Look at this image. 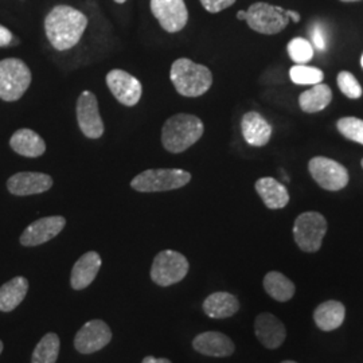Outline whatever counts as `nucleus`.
Instances as JSON below:
<instances>
[{
	"label": "nucleus",
	"instance_id": "nucleus-1",
	"mask_svg": "<svg viewBox=\"0 0 363 363\" xmlns=\"http://www.w3.org/2000/svg\"><path fill=\"white\" fill-rule=\"evenodd\" d=\"M88 26V18L70 6H55L45 19V31L52 48L65 52L74 48Z\"/></svg>",
	"mask_w": 363,
	"mask_h": 363
},
{
	"label": "nucleus",
	"instance_id": "nucleus-2",
	"mask_svg": "<svg viewBox=\"0 0 363 363\" xmlns=\"http://www.w3.org/2000/svg\"><path fill=\"white\" fill-rule=\"evenodd\" d=\"M203 130L205 127L199 117L178 113L164 123L162 144L171 154H181L202 138Z\"/></svg>",
	"mask_w": 363,
	"mask_h": 363
},
{
	"label": "nucleus",
	"instance_id": "nucleus-3",
	"mask_svg": "<svg viewBox=\"0 0 363 363\" xmlns=\"http://www.w3.org/2000/svg\"><path fill=\"white\" fill-rule=\"evenodd\" d=\"M169 78L177 91L184 97H199L213 85L210 69L189 58H179L172 64Z\"/></svg>",
	"mask_w": 363,
	"mask_h": 363
},
{
	"label": "nucleus",
	"instance_id": "nucleus-4",
	"mask_svg": "<svg viewBox=\"0 0 363 363\" xmlns=\"http://www.w3.org/2000/svg\"><path fill=\"white\" fill-rule=\"evenodd\" d=\"M190 181L191 174L184 169H145L132 179L130 187L139 193H162L181 189Z\"/></svg>",
	"mask_w": 363,
	"mask_h": 363
},
{
	"label": "nucleus",
	"instance_id": "nucleus-5",
	"mask_svg": "<svg viewBox=\"0 0 363 363\" xmlns=\"http://www.w3.org/2000/svg\"><path fill=\"white\" fill-rule=\"evenodd\" d=\"M31 84V72L19 58L0 61V99L13 103L19 100Z\"/></svg>",
	"mask_w": 363,
	"mask_h": 363
},
{
	"label": "nucleus",
	"instance_id": "nucleus-6",
	"mask_svg": "<svg viewBox=\"0 0 363 363\" xmlns=\"http://www.w3.org/2000/svg\"><path fill=\"white\" fill-rule=\"evenodd\" d=\"M190 269L189 259L179 252L163 250L156 255L151 267V279L159 286H169L182 281Z\"/></svg>",
	"mask_w": 363,
	"mask_h": 363
},
{
	"label": "nucleus",
	"instance_id": "nucleus-7",
	"mask_svg": "<svg viewBox=\"0 0 363 363\" xmlns=\"http://www.w3.org/2000/svg\"><path fill=\"white\" fill-rule=\"evenodd\" d=\"M327 233V220L320 213L300 214L294 225V237L298 247L307 253L318 252Z\"/></svg>",
	"mask_w": 363,
	"mask_h": 363
},
{
	"label": "nucleus",
	"instance_id": "nucleus-8",
	"mask_svg": "<svg viewBox=\"0 0 363 363\" xmlns=\"http://www.w3.org/2000/svg\"><path fill=\"white\" fill-rule=\"evenodd\" d=\"M284 11L286 9L280 6L259 1L247 9L245 21L247 26L259 34L273 35L283 31L289 23V18Z\"/></svg>",
	"mask_w": 363,
	"mask_h": 363
},
{
	"label": "nucleus",
	"instance_id": "nucleus-9",
	"mask_svg": "<svg viewBox=\"0 0 363 363\" xmlns=\"http://www.w3.org/2000/svg\"><path fill=\"white\" fill-rule=\"evenodd\" d=\"M308 169L315 182L328 191H339L345 189L350 181L349 171L345 166L325 156L312 157L308 163Z\"/></svg>",
	"mask_w": 363,
	"mask_h": 363
},
{
	"label": "nucleus",
	"instance_id": "nucleus-10",
	"mask_svg": "<svg viewBox=\"0 0 363 363\" xmlns=\"http://www.w3.org/2000/svg\"><path fill=\"white\" fill-rule=\"evenodd\" d=\"M77 121L81 132L89 139H99L104 133V123L100 116L96 96L82 91L77 100Z\"/></svg>",
	"mask_w": 363,
	"mask_h": 363
},
{
	"label": "nucleus",
	"instance_id": "nucleus-11",
	"mask_svg": "<svg viewBox=\"0 0 363 363\" xmlns=\"http://www.w3.org/2000/svg\"><path fill=\"white\" fill-rule=\"evenodd\" d=\"M112 340V331L104 320L93 319L79 328L74 337V347L81 354L103 350Z\"/></svg>",
	"mask_w": 363,
	"mask_h": 363
},
{
	"label": "nucleus",
	"instance_id": "nucleus-12",
	"mask_svg": "<svg viewBox=\"0 0 363 363\" xmlns=\"http://www.w3.org/2000/svg\"><path fill=\"white\" fill-rule=\"evenodd\" d=\"M106 85L120 104L133 106L142 99L140 81L121 69H113L106 74Z\"/></svg>",
	"mask_w": 363,
	"mask_h": 363
},
{
	"label": "nucleus",
	"instance_id": "nucleus-13",
	"mask_svg": "<svg viewBox=\"0 0 363 363\" xmlns=\"http://www.w3.org/2000/svg\"><path fill=\"white\" fill-rule=\"evenodd\" d=\"M151 11L167 33H179L189 21L184 0H151Z\"/></svg>",
	"mask_w": 363,
	"mask_h": 363
},
{
	"label": "nucleus",
	"instance_id": "nucleus-14",
	"mask_svg": "<svg viewBox=\"0 0 363 363\" xmlns=\"http://www.w3.org/2000/svg\"><path fill=\"white\" fill-rule=\"evenodd\" d=\"M66 220L61 216L45 217V218L34 220L25 229L19 241L23 247H38L45 242H49L54 237H57L64 230Z\"/></svg>",
	"mask_w": 363,
	"mask_h": 363
},
{
	"label": "nucleus",
	"instance_id": "nucleus-15",
	"mask_svg": "<svg viewBox=\"0 0 363 363\" xmlns=\"http://www.w3.org/2000/svg\"><path fill=\"white\" fill-rule=\"evenodd\" d=\"M255 333L259 343L267 349H279L286 337V325L272 313H259L255 322Z\"/></svg>",
	"mask_w": 363,
	"mask_h": 363
},
{
	"label": "nucleus",
	"instance_id": "nucleus-16",
	"mask_svg": "<svg viewBox=\"0 0 363 363\" xmlns=\"http://www.w3.org/2000/svg\"><path fill=\"white\" fill-rule=\"evenodd\" d=\"M52 186V177L42 172H18L7 181L9 191L18 196L42 194Z\"/></svg>",
	"mask_w": 363,
	"mask_h": 363
},
{
	"label": "nucleus",
	"instance_id": "nucleus-17",
	"mask_svg": "<svg viewBox=\"0 0 363 363\" xmlns=\"http://www.w3.org/2000/svg\"><path fill=\"white\" fill-rule=\"evenodd\" d=\"M193 347L196 352L206 357H230L233 354V340L228 335L217 331H206L196 335L193 340Z\"/></svg>",
	"mask_w": 363,
	"mask_h": 363
},
{
	"label": "nucleus",
	"instance_id": "nucleus-18",
	"mask_svg": "<svg viewBox=\"0 0 363 363\" xmlns=\"http://www.w3.org/2000/svg\"><path fill=\"white\" fill-rule=\"evenodd\" d=\"M103 265L97 252H88L82 255L74 264L70 274V286L76 291H82L91 286Z\"/></svg>",
	"mask_w": 363,
	"mask_h": 363
},
{
	"label": "nucleus",
	"instance_id": "nucleus-19",
	"mask_svg": "<svg viewBox=\"0 0 363 363\" xmlns=\"http://www.w3.org/2000/svg\"><path fill=\"white\" fill-rule=\"evenodd\" d=\"M242 136L249 145H267L272 136V125L257 112H247L241 121Z\"/></svg>",
	"mask_w": 363,
	"mask_h": 363
},
{
	"label": "nucleus",
	"instance_id": "nucleus-20",
	"mask_svg": "<svg viewBox=\"0 0 363 363\" xmlns=\"http://www.w3.org/2000/svg\"><path fill=\"white\" fill-rule=\"evenodd\" d=\"M257 194L261 196L264 205L272 210L286 208L289 202V193L286 186L271 177L259 178L255 184Z\"/></svg>",
	"mask_w": 363,
	"mask_h": 363
},
{
	"label": "nucleus",
	"instance_id": "nucleus-21",
	"mask_svg": "<svg viewBox=\"0 0 363 363\" xmlns=\"http://www.w3.org/2000/svg\"><path fill=\"white\" fill-rule=\"evenodd\" d=\"M203 311L211 319H226L240 310V301L232 294L214 292L203 301Z\"/></svg>",
	"mask_w": 363,
	"mask_h": 363
},
{
	"label": "nucleus",
	"instance_id": "nucleus-22",
	"mask_svg": "<svg viewBox=\"0 0 363 363\" xmlns=\"http://www.w3.org/2000/svg\"><path fill=\"white\" fill-rule=\"evenodd\" d=\"M10 145L16 154L26 157H38L46 151L45 140L37 132L27 128L16 130L10 139Z\"/></svg>",
	"mask_w": 363,
	"mask_h": 363
},
{
	"label": "nucleus",
	"instance_id": "nucleus-23",
	"mask_svg": "<svg viewBox=\"0 0 363 363\" xmlns=\"http://www.w3.org/2000/svg\"><path fill=\"white\" fill-rule=\"evenodd\" d=\"M346 310L345 306L337 300H328L318 306L313 312V320L316 325L323 331H333L345 322Z\"/></svg>",
	"mask_w": 363,
	"mask_h": 363
},
{
	"label": "nucleus",
	"instance_id": "nucleus-24",
	"mask_svg": "<svg viewBox=\"0 0 363 363\" xmlns=\"http://www.w3.org/2000/svg\"><path fill=\"white\" fill-rule=\"evenodd\" d=\"M28 281L23 276H16L0 286V311L11 312L25 300Z\"/></svg>",
	"mask_w": 363,
	"mask_h": 363
},
{
	"label": "nucleus",
	"instance_id": "nucleus-25",
	"mask_svg": "<svg viewBox=\"0 0 363 363\" xmlns=\"http://www.w3.org/2000/svg\"><path fill=\"white\" fill-rule=\"evenodd\" d=\"M333 100V91L325 84H316L311 89L303 91L298 97V105L306 113H316L325 109Z\"/></svg>",
	"mask_w": 363,
	"mask_h": 363
},
{
	"label": "nucleus",
	"instance_id": "nucleus-26",
	"mask_svg": "<svg viewBox=\"0 0 363 363\" xmlns=\"http://www.w3.org/2000/svg\"><path fill=\"white\" fill-rule=\"evenodd\" d=\"M264 289L271 298L284 303L294 298L296 286L283 273L269 272L264 277Z\"/></svg>",
	"mask_w": 363,
	"mask_h": 363
},
{
	"label": "nucleus",
	"instance_id": "nucleus-27",
	"mask_svg": "<svg viewBox=\"0 0 363 363\" xmlns=\"http://www.w3.org/2000/svg\"><path fill=\"white\" fill-rule=\"evenodd\" d=\"M61 342L55 333H49L35 346L31 363H55L60 355Z\"/></svg>",
	"mask_w": 363,
	"mask_h": 363
},
{
	"label": "nucleus",
	"instance_id": "nucleus-28",
	"mask_svg": "<svg viewBox=\"0 0 363 363\" xmlns=\"http://www.w3.org/2000/svg\"><path fill=\"white\" fill-rule=\"evenodd\" d=\"M289 77L296 85H316L320 84L325 74L320 69L312 66L295 65L289 70Z\"/></svg>",
	"mask_w": 363,
	"mask_h": 363
},
{
	"label": "nucleus",
	"instance_id": "nucleus-29",
	"mask_svg": "<svg viewBox=\"0 0 363 363\" xmlns=\"http://www.w3.org/2000/svg\"><path fill=\"white\" fill-rule=\"evenodd\" d=\"M288 54L292 61L298 65H306L310 62L313 57V48L310 40L304 38H294L286 46Z\"/></svg>",
	"mask_w": 363,
	"mask_h": 363
},
{
	"label": "nucleus",
	"instance_id": "nucleus-30",
	"mask_svg": "<svg viewBox=\"0 0 363 363\" xmlns=\"http://www.w3.org/2000/svg\"><path fill=\"white\" fill-rule=\"evenodd\" d=\"M337 127L346 139L363 145V120L357 117H343L337 120Z\"/></svg>",
	"mask_w": 363,
	"mask_h": 363
},
{
	"label": "nucleus",
	"instance_id": "nucleus-31",
	"mask_svg": "<svg viewBox=\"0 0 363 363\" xmlns=\"http://www.w3.org/2000/svg\"><path fill=\"white\" fill-rule=\"evenodd\" d=\"M337 86L351 100H357L362 96V86L350 72H340L337 74Z\"/></svg>",
	"mask_w": 363,
	"mask_h": 363
},
{
	"label": "nucleus",
	"instance_id": "nucleus-32",
	"mask_svg": "<svg viewBox=\"0 0 363 363\" xmlns=\"http://www.w3.org/2000/svg\"><path fill=\"white\" fill-rule=\"evenodd\" d=\"M203 9L211 13H217L233 6L235 0H201Z\"/></svg>",
	"mask_w": 363,
	"mask_h": 363
},
{
	"label": "nucleus",
	"instance_id": "nucleus-33",
	"mask_svg": "<svg viewBox=\"0 0 363 363\" xmlns=\"http://www.w3.org/2000/svg\"><path fill=\"white\" fill-rule=\"evenodd\" d=\"M311 38L313 45L319 50H325L327 48V37H325V28L320 25H315L311 30Z\"/></svg>",
	"mask_w": 363,
	"mask_h": 363
},
{
	"label": "nucleus",
	"instance_id": "nucleus-34",
	"mask_svg": "<svg viewBox=\"0 0 363 363\" xmlns=\"http://www.w3.org/2000/svg\"><path fill=\"white\" fill-rule=\"evenodd\" d=\"M19 43V39L13 37V33L0 25V48H9V46H15Z\"/></svg>",
	"mask_w": 363,
	"mask_h": 363
},
{
	"label": "nucleus",
	"instance_id": "nucleus-35",
	"mask_svg": "<svg viewBox=\"0 0 363 363\" xmlns=\"http://www.w3.org/2000/svg\"><path fill=\"white\" fill-rule=\"evenodd\" d=\"M142 363H172L167 358H156V357H145Z\"/></svg>",
	"mask_w": 363,
	"mask_h": 363
},
{
	"label": "nucleus",
	"instance_id": "nucleus-36",
	"mask_svg": "<svg viewBox=\"0 0 363 363\" xmlns=\"http://www.w3.org/2000/svg\"><path fill=\"white\" fill-rule=\"evenodd\" d=\"M286 16L289 18V19H292L295 23H298L300 22V13H296V11H292V10H286L284 11Z\"/></svg>",
	"mask_w": 363,
	"mask_h": 363
},
{
	"label": "nucleus",
	"instance_id": "nucleus-37",
	"mask_svg": "<svg viewBox=\"0 0 363 363\" xmlns=\"http://www.w3.org/2000/svg\"><path fill=\"white\" fill-rule=\"evenodd\" d=\"M237 18H238L240 21H245V18H247V11H238V13H237Z\"/></svg>",
	"mask_w": 363,
	"mask_h": 363
},
{
	"label": "nucleus",
	"instance_id": "nucleus-38",
	"mask_svg": "<svg viewBox=\"0 0 363 363\" xmlns=\"http://www.w3.org/2000/svg\"><path fill=\"white\" fill-rule=\"evenodd\" d=\"M115 1H116V3H118V4H123V3H125L127 0H115Z\"/></svg>",
	"mask_w": 363,
	"mask_h": 363
},
{
	"label": "nucleus",
	"instance_id": "nucleus-39",
	"mask_svg": "<svg viewBox=\"0 0 363 363\" xmlns=\"http://www.w3.org/2000/svg\"><path fill=\"white\" fill-rule=\"evenodd\" d=\"M1 351H3V342L0 340V354H1Z\"/></svg>",
	"mask_w": 363,
	"mask_h": 363
},
{
	"label": "nucleus",
	"instance_id": "nucleus-40",
	"mask_svg": "<svg viewBox=\"0 0 363 363\" xmlns=\"http://www.w3.org/2000/svg\"><path fill=\"white\" fill-rule=\"evenodd\" d=\"M342 1H346V3H350V1H359V0H342Z\"/></svg>",
	"mask_w": 363,
	"mask_h": 363
},
{
	"label": "nucleus",
	"instance_id": "nucleus-41",
	"mask_svg": "<svg viewBox=\"0 0 363 363\" xmlns=\"http://www.w3.org/2000/svg\"><path fill=\"white\" fill-rule=\"evenodd\" d=\"M281 363H298V362H294V361H284V362Z\"/></svg>",
	"mask_w": 363,
	"mask_h": 363
},
{
	"label": "nucleus",
	"instance_id": "nucleus-42",
	"mask_svg": "<svg viewBox=\"0 0 363 363\" xmlns=\"http://www.w3.org/2000/svg\"><path fill=\"white\" fill-rule=\"evenodd\" d=\"M361 65H362V67H363V55H362V58H361Z\"/></svg>",
	"mask_w": 363,
	"mask_h": 363
},
{
	"label": "nucleus",
	"instance_id": "nucleus-43",
	"mask_svg": "<svg viewBox=\"0 0 363 363\" xmlns=\"http://www.w3.org/2000/svg\"><path fill=\"white\" fill-rule=\"evenodd\" d=\"M362 167H363V159H362Z\"/></svg>",
	"mask_w": 363,
	"mask_h": 363
}]
</instances>
